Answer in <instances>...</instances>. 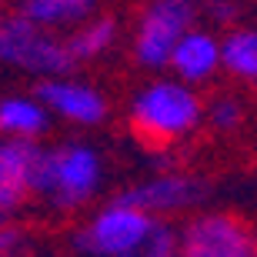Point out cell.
<instances>
[{
    "mask_svg": "<svg viewBox=\"0 0 257 257\" xmlns=\"http://www.w3.org/2000/svg\"><path fill=\"white\" fill-rule=\"evenodd\" d=\"M207 187L200 177L194 174H184V171H157L151 174L147 181L134 184L131 191L120 194V200L134 204L137 210H144L147 217L154 220H164L171 214H184V210H194L204 200Z\"/></svg>",
    "mask_w": 257,
    "mask_h": 257,
    "instance_id": "7",
    "label": "cell"
},
{
    "mask_svg": "<svg viewBox=\"0 0 257 257\" xmlns=\"http://www.w3.org/2000/svg\"><path fill=\"white\" fill-rule=\"evenodd\" d=\"M200 124H204V100L194 87L181 84L177 77L144 84L131 100V127L151 147L184 141Z\"/></svg>",
    "mask_w": 257,
    "mask_h": 257,
    "instance_id": "2",
    "label": "cell"
},
{
    "mask_svg": "<svg viewBox=\"0 0 257 257\" xmlns=\"http://www.w3.org/2000/svg\"><path fill=\"white\" fill-rule=\"evenodd\" d=\"M20 244V230L10 224H0V254H14Z\"/></svg>",
    "mask_w": 257,
    "mask_h": 257,
    "instance_id": "17",
    "label": "cell"
},
{
    "mask_svg": "<svg viewBox=\"0 0 257 257\" xmlns=\"http://www.w3.org/2000/svg\"><path fill=\"white\" fill-rule=\"evenodd\" d=\"M37 154L40 144L0 137V217L4 220L27 204Z\"/></svg>",
    "mask_w": 257,
    "mask_h": 257,
    "instance_id": "9",
    "label": "cell"
},
{
    "mask_svg": "<svg viewBox=\"0 0 257 257\" xmlns=\"http://www.w3.org/2000/svg\"><path fill=\"white\" fill-rule=\"evenodd\" d=\"M104 184V157L84 141H64L57 147H40L34 164L30 197L44 200L50 210L70 214L94 200Z\"/></svg>",
    "mask_w": 257,
    "mask_h": 257,
    "instance_id": "1",
    "label": "cell"
},
{
    "mask_svg": "<svg viewBox=\"0 0 257 257\" xmlns=\"http://www.w3.org/2000/svg\"><path fill=\"white\" fill-rule=\"evenodd\" d=\"M0 64L17 67L24 74L40 77V80H50V77L70 74L74 57H70L64 37L30 24L27 17L17 14V17L0 20Z\"/></svg>",
    "mask_w": 257,
    "mask_h": 257,
    "instance_id": "3",
    "label": "cell"
},
{
    "mask_svg": "<svg viewBox=\"0 0 257 257\" xmlns=\"http://www.w3.org/2000/svg\"><path fill=\"white\" fill-rule=\"evenodd\" d=\"M151 227L154 217H147L127 200L114 197L77 227L74 247L84 257H124L151 234Z\"/></svg>",
    "mask_w": 257,
    "mask_h": 257,
    "instance_id": "4",
    "label": "cell"
},
{
    "mask_svg": "<svg viewBox=\"0 0 257 257\" xmlns=\"http://www.w3.org/2000/svg\"><path fill=\"white\" fill-rule=\"evenodd\" d=\"M197 0H147L134 34V57L147 70H167L174 44L194 27Z\"/></svg>",
    "mask_w": 257,
    "mask_h": 257,
    "instance_id": "6",
    "label": "cell"
},
{
    "mask_svg": "<svg viewBox=\"0 0 257 257\" xmlns=\"http://www.w3.org/2000/svg\"><path fill=\"white\" fill-rule=\"evenodd\" d=\"M124 257H177V230L167 220H154L151 234Z\"/></svg>",
    "mask_w": 257,
    "mask_h": 257,
    "instance_id": "15",
    "label": "cell"
},
{
    "mask_svg": "<svg viewBox=\"0 0 257 257\" xmlns=\"http://www.w3.org/2000/svg\"><path fill=\"white\" fill-rule=\"evenodd\" d=\"M97 0H24L20 17H27L30 24H37L44 30H74L84 20L94 17Z\"/></svg>",
    "mask_w": 257,
    "mask_h": 257,
    "instance_id": "12",
    "label": "cell"
},
{
    "mask_svg": "<svg viewBox=\"0 0 257 257\" xmlns=\"http://www.w3.org/2000/svg\"><path fill=\"white\" fill-rule=\"evenodd\" d=\"M167 67L174 70V77L187 87L207 84L210 77L220 70V37H214L210 30L191 27L171 50Z\"/></svg>",
    "mask_w": 257,
    "mask_h": 257,
    "instance_id": "10",
    "label": "cell"
},
{
    "mask_svg": "<svg viewBox=\"0 0 257 257\" xmlns=\"http://www.w3.org/2000/svg\"><path fill=\"white\" fill-rule=\"evenodd\" d=\"M177 257H257V230L237 214L204 210L177 230Z\"/></svg>",
    "mask_w": 257,
    "mask_h": 257,
    "instance_id": "5",
    "label": "cell"
},
{
    "mask_svg": "<svg viewBox=\"0 0 257 257\" xmlns=\"http://www.w3.org/2000/svg\"><path fill=\"white\" fill-rule=\"evenodd\" d=\"M220 70L237 80H257V30H227L220 37Z\"/></svg>",
    "mask_w": 257,
    "mask_h": 257,
    "instance_id": "14",
    "label": "cell"
},
{
    "mask_svg": "<svg viewBox=\"0 0 257 257\" xmlns=\"http://www.w3.org/2000/svg\"><path fill=\"white\" fill-rule=\"evenodd\" d=\"M0 224H7V220H4V217H0Z\"/></svg>",
    "mask_w": 257,
    "mask_h": 257,
    "instance_id": "20",
    "label": "cell"
},
{
    "mask_svg": "<svg viewBox=\"0 0 257 257\" xmlns=\"http://www.w3.org/2000/svg\"><path fill=\"white\" fill-rule=\"evenodd\" d=\"M74 64H84V60H97L104 57L107 50L117 44V20L114 17H90L84 20L80 27L70 30V37L64 40Z\"/></svg>",
    "mask_w": 257,
    "mask_h": 257,
    "instance_id": "13",
    "label": "cell"
},
{
    "mask_svg": "<svg viewBox=\"0 0 257 257\" xmlns=\"http://www.w3.org/2000/svg\"><path fill=\"white\" fill-rule=\"evenodd\" d=\"M204 120H207L214 131H237L240 120H244V107H240L237 97H230V94H220L214 97L207 107H204Z\"/></svg>",
    "mask_w": 257,
    "mask_h": 257,
    "instance_id": "16",
    "label": "cell"
},
{
    "mask_svg": "<svg viewBox=\"0 0 257 257\" xmlns=\"http://www.w3.org/2000/svg\"><path fill=\"white\" fill-rule=\"evenodd\" d=\"M47 131H50V114L37 97L30 94L0 97V137L40 144V137Z\"/></svg>",
    "mask_w": 257,
    "mask_h": 257,
    "instance_id": "11",
    "label": "cell"
},
{
    "mask_svg": "<svg viewBox=\"0 0 257 257\" xmlns=\"http://www.w3.org/2000/svg\"><path fill=\"white\" fill-rule=\"evenodd\" d=\"M0 257H17V254H0Z\"/></svg>",
    "mask_w": 257,
    "mask_h": 257,
    "instance_id": "19",
    "label": "cell"
},
{
    "mask_svg": "<svg viewBox=\"0 0 257 257\" xmlns=\"http://www.w3.org/2000/svg\"><path fill=\"white\" fill-rule=\"evenodd\" d=\"M207 10H210V17L220 20V24H227L234 17V4L230 0H207Z\"/></svg>",
    "mask_w": 257,
    "mask_h": 257,
    "instance_id": "18",
    "label": "cell"
},
{
    "mask_svg": "<svg viewBox=\"0 0 257 257\" xmlns=\"http://www.w3.org/2000/svg\"><path fill=\"white\" fill-rule=\"evenodd\" d=\"M37 100L47 107L50 117H60L74 127H97L107 120V97L94 84L77 80L70 74L40 80Z\"/></svg>",
    "mask_w": 257,
    "mask_h": 257,
    "instance_id": "8",
    "label": "cell"
}]
</instances>
